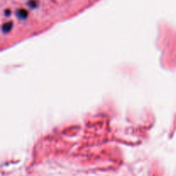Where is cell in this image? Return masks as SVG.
Segmentation results:
<instances>
[{
	"label": "cell",
	"instance_id": "obj_1",
	"mask_svg": "<svg viewBox=\"0 0 176 176\" xmlns=\"http://www.w3.org/2000/svg\"><path fill=\"white\" fill-rule=\"evenodd\" d=\"M27 15H28V13H27L24 9H21V10H19V12H18V16H19L20 17H26Z\"/></svg>",
	"mask_w": 176,
	"mask_h": 176
}]
</instances>
